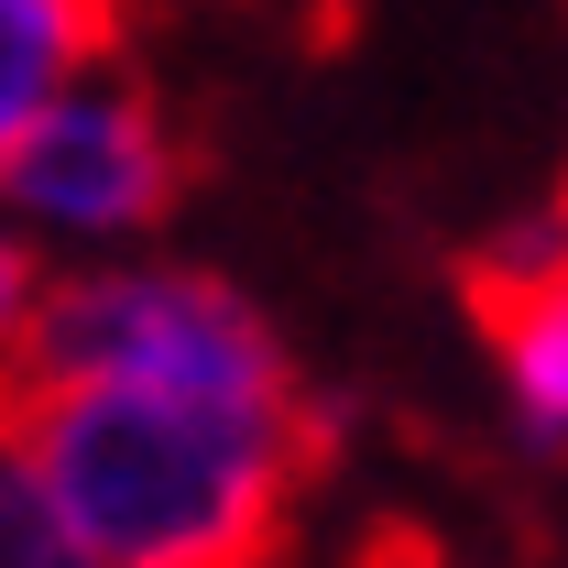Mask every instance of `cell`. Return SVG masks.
<instances>
[{
  "instance_id": "obj_1",
  "label": "cell",
  "mask_w": 568,
  "mask_h": 568,
  "mask_svg": "<svg viewBox=\"0 0 568 568\" xmlns=\"http://www.w3.org/2000/svg\"><path fill=\"white\" fill-rule=\"evenodd\" d=\"M317 405H209L153 383H11V470L99 568H284Z\"/></svg>"
},
{
  "instance_id": "obj_2",
  "label": "cell",
  "mask_w": 568,
  "mask_h": 568,
  "mask_svg": "<svg viewBox=\"0 0 568 568\" xmlns=\"http://www.w3.org/2000/svg\"><path fill=\"white\" fill-rule=\"evenodd\" d=\"M11 383H153V394H209V405H306L263 306L186 263L44 284L11 263Z\"/></svg>"
},
{
  "instance_id": "obj_3",
  "label": "cell",
  "mask_w": 568,
  "mask_h": 568,
  "mask_svg": "<svg viewBox=\"0 0 568 568\" xmlns=\"http://www.w3.org/2000/svg\"><path fill=\"white\" fill-rule=\"evenodd\" d=\"M186 175H197V153L142 77H77L33 132H11V209L44 230H77V241L175 219Z\"/></svg>"
},
{
  "instance_id": "obj_4",
  "label": "cell",
  "mask_w": 568,
  "mask_h": 568,
  "mask_svg": "<svg viewBox=\"0 0 568 568\" xmlns=\"http://www.w3.org/2000/svg\"><path fill=\"white\" fill-rule=\"evenodd\" d=\"M132 0H0V142L33 132L88 67H110Z\"/></svg>"
},
{
  "instance_id": "obj_5",
  "label": "cell",
  "mask_w": 568,
  "mask_h": 568,
  "mask_svg": "<svg viewBox=\"0 0 568 568\" xmlns=\"http://www.w3.org/2000/svg\"><path fill=\"white\" fill-rule=\"evenodd\" d=\"M0 568H99V558L67 536V525H55V503L33 493L22 470H11V558H0Z\"/></svg>"
},
{
  "instance_id": "obj_6",
  "label": "cell",
  "mask_w": 568,
  "mask_h": 568,
  "mask_svg": "<svg viewBox=\"0 0 568 568\" xmlns=\"http://www.w3.org/2000/svg\"><path fill=\"white\" fill-rule=\"evenodd\" d=\"M558 219H568V209H558Z\"/></svg>"
}]
</instances>
